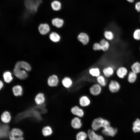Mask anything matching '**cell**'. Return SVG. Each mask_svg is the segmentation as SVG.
<instances>
[{
	"mask_svg": "<svg viewBox=\"0 0 140 140\" xmlns=\"http://www.w3.org/2000/svg\"><path fill=\"white\" fill-rule=\"evenodd\" d=\"M108 86L109 90L112 93L118 92L120 90L121 87L120 83L117 81L114 80L110 81Z\"/></svg>",
	"mask_w": 140,
	"mask_h": 140,
	"instance_id": "2",
	"label": "cell"
},
{
	"mask_svg": "<svg viewBox=\"0 0 140 140\" xmlns=\"http://www.w3.org/2000/svg\"><path fill=\"white\" fill-rule=\"evenodd\" d=\"M137 74L132 71L129 72L127 75V80L130 83H135L137 79Z\"/></svg>",
	"mask_w": 140,
	"mask_h": 140,
	"instance_id": "22",
	"label": "cell"
},
{
	"mask_svg": "<svg viewBox=\"0 0 140 140\" xmlns=\"http://www.w3.org/2000/svg\"><path fill=\"white\" fill-rule=\"evenodd\" d=\"M128 2L130 3H133L134 2L135 0H126Z\"/></svg>",
	"mask_w": 140,
	"mask_h": 140,
	"instance_id": "39",
	"label": "cell"
},
{
	"mask_svg": "<svg viewBox=\"0 0 140 140\" xmlns=\"http://www.w3.org/2000/svg\"><path fill=\"white\" fill-rule=\"evenodd\" d=\"M103 118L99 117L95 118L91 123L92 129L94 131L99 130L102 127V122Z\"/></svg>",
	"mask_w": 140,
	"mask_h": 140,
	"instance_id": "9",
	"label": "cell"
},
{
	"mask_svg": "<svg viewBox=\"0 0 140 140\" xmlns=\"http://www.w3.org/2000/svg\"><path fill=\"white\" fill-rule=\"evenodd\" d=\"M49 37L52 41L55 43L59 42L61 38L60 36L57 33L55 32L51 33L49 35Z\"/></svg>",
	"mask_w": 140,
	"mask_h": 140,
	"instance_id": "31",
	"label": "cell"
},
{
	"mask_svg": "<svg viewBox=\"0 0 140 140\" xmlns=\"http://www.w3.org/2000/svg\"><path fill=\"white\" fill-rule=\"evenodd\" d=\"M52 24L57 28L62 27L64 23V20L59 17H55L53 18L51 20Z\"/></svg>",
	"mask_w": 140,
	"mask_h": 140,
	"instance_id": "21",
	"label": "cell"
},
{
	"mask_svg": "<svg viewBox=\"0 0 140 140\" xmlns=\"http://www.w3.org/2000/svg\"><path fill=\"white\" fill-rule=\"evenodd\" d=\"M61 83L64 88L66 89H69L72 86L73 82L71 78L68 76H65L61 80Z\"/></svg>",
	"mask_w": 140,
	"mask_h": 140,
	"instance_id": "12",
	"label": "cell"
},
{
	"mask_svg": "<svg viewBox=\"0 0 140 140\" xmlns=\"http://www.w3.org/2000/svg\"><path fill=\"white\" fill-rule=\"evenodd\" d=\"M59 82L58 76L55 74H53L48 78L47 82L48 86L51 88H54L58 86Z\"/></svg>",
	"mask_w": 140,
	"mask_h": 140,
	"instance_id": "5",
	"label": "cell"
},
{
	"mask_svg": "<svg viewBox=\"0 0 140 140\" xmlns=\"http://www.w3.org/2000/svg\"><path fill=\"white\" fill-rule=\"evenodd\" d=\"M110 126L109 121L103 118L102 122V127L103 128H107Z\"/></svg>",
	"mask_w": 140,
	"mask_h": 140,
	"instance_id": "35",
	"label": "cell"
},
{
	"mask_svg": "<svg viewBox=\"0 0 140 140\" xmlns=\"http://www.w3.org/2000/svg\"><path fill=\"white\" fill-rule=\"evenodd\" d=\"M87 135L86 133L84 131H81L79 132L76 135V140H85Z\"/></svg>",
	"mask_w": 140,
	"mask_h": 140,
	"instance_id": "33",
	"label": "cell"
},
{
	"mask_svg": "<svg viewBox=\"0 0 140 140\" xmlns=\"http://www.w3.org/2000/svg\"><path fill=\"white\" fill-rule=\"evenodd\" d=\"M4 83H3L2 81L0 80V90H1L4 87Z\"/></svg>",
	"mask_w": 140,
	"mask_h": 140,
	"instance_id": "38",
	"label": "cell"
},
{
	"mask_svg": "<svg viewBox=\"0 0 140 140\" xmlns=\"http://www.w3.org/2000/svg\"><path fill=\"white\" fill-rule=\"evenodd\" d=\"M132 36L134 39L135 40H140V28L137 29L134 31Z\"/></svg>",
	"mask_w": 140,
	"mask_h": 140,
	"instance_id": "34",
	"label": "cell"
},
{
	"mask_svg": "<svg viewBox=\"0 0 140 140\" xmlns=\"http://www.w3.org/2000/svg\"><path fill=\"white\" fill-rule=\"evenodd\" d=\"M23 69L15 67L13 70V73L16 77L18 79L24 80L26 79L28 74Z\"/></svg>",
	"mask_w": 140,
	"mask_h": 140,
	"instance_id": "3",
	"label": "cell"
},
{
	"mask_svg": "<svg viewBox=\"0 0 140 140\" xmlns=\"http://www.w3.org/2000/svg\"><path fill=\"white\" fill-rule=\"evenodd\" d=\"M103 75L106 78H109L113 75L115 73L114 68L109 66L104 68L102 71Z\"/></svg>",
	"mask_w": 140,
	"mask_h": 140,
	"instance_id": "14",
	"label": "cell"
},
{
	"mask_svg": "<svg viewBox=\"0 0 140 140\" xmlns=\"http://www.w3.org/2000/svg\"><path fill=\"white\" fill-rule=\"evenodd\" d=\"M136 10L138 12H140V1L136 2L135 5Z\"/></svg>",
	"mask_w": 140,
	"mask_h": 140,
	"instance_id": "37",
	"label": "cell"
},
{
	"mask_svg": "<svg viewBox=\"0 0 140 140\" xmlns=\"http://www.w3.org/2000/svg\"><path fill=\"white\" fill-rule=\"evenodd\" d=\"M93 129H89L88 131V135L90 140H103L101 136L96 134Z\"/></svg>",
	"mask_w": 140,
	"mask_h": 140,
	"instance_id": "18",
	"label": "cell"
},
{
	"mask_svg": "<svg viewBox=\"0 0 140 140\" xmlns=\"http://www.w3.org/2000/svg\"><path fill=\"white\" fill-rule=\"evenodd\" d=\"M22 131L17 128L12 129L9 133L10 140H23Z\"/></svg>",
	"mask_w": 140,
	"mask_h": 140,
	"instance_id": "1",
	"label": "cell"
},
{
	"mask_svg": "<svg viewBox=\"0 0 140 140\" xmlns=\"http://www.w3.org/2000/svg\"><path fill=\"white\" fill-rule=\"evenodd\" d=\"M12 90L13 95L16 97L21 96L23 94V87L20 85H16L13 86L12 87Z\"/></svg>",
	"mask_w": 140,
	"mask_h": 140,
	"instance_id": "11",
	"label": "cell"
},
{
	"mask_svg": "<svg viewBox=\"0 0 140 140\" xmlns=\"http://www.w3.org/2000/svg\"><path fill=\"white\" fill-rule=\"evenodd\" d=\"M91 103L90 99L87 95H82L79 99V103L80 106L82 108H85L89 106Z\"/></svg>",
	"mask_w": 140,
	"mask_h": 140,
	"instance_id": "7",
	"label": "cell"
},
{
	"mask_svg": "<svg viewBox=\"0 0 140 140\" xmlns=\"http://www.w3.org/2000/svg\"><path fill=\"white\" fill-rule=\"evenodd\" d=\"M3 76L4 81L5 83H10L13 81V78L11 73L9 71L4 72Z\"/></svg>",
	"mask_w": 140,
	"mask_h": 140,
	"instance_id": "26",
	"label": "cell"
},
{
	"mask_svg": "<svg viewBox=\"0 0 140 140\" xmlns=\"http://www.w3.org/2000/svg\"><path fill=\"white\" fill-rule=\"evenodd\" d=\"M42 132L44 136H47L51 134L52 131L51 128L49 126H47L43 128Z\"/></svg>",
	"mask_w": 140,
	"mask_h": 140,
	"instance_id": "32",
	"label": "cell"
},
{
	"mask_svg": "<svg viewBox=\"0 0 140 140\" xmlns=\"http://www.w3.org/2000/svg\"><path fill=\"white\" fill-rule=\"evenodd\" d=\"M71 113L75 116L81 118L83 117L85 114L84 110L80 106L75 105L73 106L71 109Z\"/></svg>",
	"mask_w": 140,
	"mask_h": 140,
	"instance_id": "6",
	"label": "cell"
},
{
	"mask_svg": "<svg viewBox=\"0 0 140 140\" xmlns=\"http://www.w3.org/2000/svg\"><path fill=\"white\" fill-rule=\"evenodd\" d=\"M132 129L135 132H140V119L137 118L134 121L133 123Z\"/></svg>",
	"mask_w": 140,
	"mask_h": 140,
	"instance_id": "29",
	"label": "cell"
},
{
	"mask_svg": "<svg viewBox=\"0 0 140 140\" xmlns=\"http://www.w3.org/2000/svg\"><path fill=\"white\" fill-rule=\"evenodd\" d=\"M39 32L42 35H45L49 32L50 26L47 23H42L39 24L38 27Z\"/></svg>",
	"mask_w": 140,
	"mask_h": 140,
	"instance_id": "15",
	"label": "cell"
},
{
	"mask_svg": "<svg viewBox=\"0 0 140 140\" xmlns=\"http://www.w3.org/2000/svg\"><path fill=\"white\" fill-rule=\"evenodd\" d=\"M106 78L104 75H100L96 78L97 83L102 87H105L107 84Z\"/></svg>",
	"mask_w": 140,
	"mask_h": 140,
	"instance_id": "24",
	"label": "cell"
},
{
	"mask_svg": "<svg viewBox=\"0 0 140 140\" xmlns=\"http://www.w3.org/2000/svg\"><path fill=\"white\" fill-rule=\"evenodd\" d=\"M93 49L95 51H99L101 50L100 45L99 43H95L93 45Z\"/></svg>",
	"mask_w": 140,
	"mask_h": 140,
	"instance_id": "36",
	"label": "cell"
},
{
	"mask_svg": "<svg viewBox=\"0 0 140 140\" xmlns=\"http://www.w3.org/2000/svg\"><path fill=\"white\" fill-rule=\"evenodd\" d=\"M34 101L35 103L37 105H40L44 104L46 101L44 94L42 92L38 93L35 96Z\"/></svg>",
	"mask_w": 140,
	"mask_h": 140,
	"instance_id": "10",
	"label": "cell"
},
{
	"mask_svg": "<svg viewBox=\"0 0 140 140\" xmlns=\"http://www.w3.org/2000/svg\"><path fill=\"white\" fill-rule=\"evenodd\" d=\"M117 130L110 126L105 128H103L102 133L104 135L111 136H114L116 134Z\"/></svg>",
	"mask_w": 140,
	"mask_h": 140,
	"instance_id": "17",
	"label": "cell"
},
{
	"mask_svg": "<svg viewBox=\"0 0 140 140\" xmlns=\"http://www.w3.org/2000/svg\"><path fill=\"white\" fill-rule=\"evenodd\" d=\"M103 35L105 39L109 41L113 40L115 37L114 33L113 31L110 30L105 31L104 32Z\"/></svg>",
	"mask_w": 140,
	"mask_h": 140,
	"instance_id": "27",
	"label": "cell"
},
{
	"mask_svg": "<svg viewBox=\"0 0 140 140\" xmlns=\"http://www.w3.org/2000/svg\"><path fill=\"white\" fill-rule=\"evenodd\" d=\"M128 73L127 68L123 66L118 67L116 71L117 76L119 79H121L124 78L127 76Z\"/></svg>",
	"mask_w": 140,
	"mask_h": 140,
	"instance_id": "8",
	"label": "cell"
},
{
	"mask_svg": "<svg viewBox=\"0 0 140 140\" xmlns=\"http://www.w3.org/2000/svg\"><path fill=\"white\" fill-rule=\"evenodd\" d=\"M99 43L101 46V50L103 51H106L109 49L110 44L108 41L106 39H102L100 41Z\"/></svg>",
	"mask_w": 140,
	"mask_h": 140,
	"instance_id": "23",
	"label": "cell"
},
{
	"mask_svg": "<svg viewBox=\"0 0 140 140\" xmlns=\"http://www.w3.org/2000/svg\"></svg>",
	"mask_w": 140,
	"mask_h": 140,
	"instance_id": "41",
	"label": "cell"
},
{
	"mask_svg": "<svg viewBox=\"0 0 140 140\" xmlns=\"http://www.w3.org/2000/svg\"><path fill=\"white\" fill-rule=\"evenodd\" d=\"M89 73L92 76L97 78L101 74V72L99 69L98 68H93L89 70Z\"/></svg>",
	"mask_w": 140,
	"mask_h": 140,
	"instance_id": "30",
	"label": "cell"
},
{
	"mask_svg": "<svg viewBox=\"0 0 140 140\" xmlns=\"http://www.w3.org/2000/svg\"><path fill=\"white\" fill-rule=\"evenodd\" d=\"M12 118V116L10 113L8 111H5L1 114V119L2 121L4 123H9Z\"/></svg>",
	"mask_w": 140,
	"mask_h": 140,
	"instance_id": "16",
	"label": "cell"
},
{
	"mask_svg": "<svg viewBox=\"0 0 140 140\" xmlns=\"http://www.w3.org/2000/svg\"><path fill=\"white\" fill-rule=\"evenodd\" d=\"M51 6L53 10L58 11L60 10L61 9V4L60 1L54 0L51 3Z\"/></svg>",
	"mask_w": 140,
	"mask_h": 140,
	"instance_id": "25",
	"label": "cell"
},
{
	"mask_svg": "<svg viewBox=\"0 0 140 140\" xmlns=\"http://www.w3.org/2000/svg\"><path fill=\"white\" fill-rule=\"evenodd\" d=\"M78 39L83 45L87 44L89 41L88 36L87 34L84 32L80 33L78 36Z\"/></svg>",
	"mask_w": 140,
	"mask_h": 140,
	"instance_id": "20",
	"label": "cell"
},
{
	"mask_svg": "<svg viewBox=\"0 0 140 140\" xmlns=\"http://www.w3.org/2000/svg\"><path fill=\"white\" fill-rule=\"evenodd\" d=\"M102 88L97 83L92 85L89 88V92L92 96H97L99 95L102 91Z\"/></svg>",
	"mask_w": 140,
	"mask_h": 140,
	"instance_id": "4",
	"label": "cell"
},
{
	"mask_svg": "<svg viewBox=\"0 0 140 140\" xmlns=\"http://www.w3.org/2000/svg\"><path fill=\"white\" fill-rule=\"evenodd\" d=\"M139 50H140V47H139Z\"/></svg>",
	"mask_w": 140,
	"mask_h": 140,
	"instance_id": "40",
	"label": "cell"
},
{
	"mask_svg": "<svg viewBox=\"0 0 140 140\" xmlns=\"http://www.w3.org/2000/svg\"><path fill=\"white\" fill-rule=\"evenodd\" d=\"M20 68L29 72L31 69V67L30 65L26 62L23 61H19L15 64V67Z\"/></svg>",
	"mask_w": 140,
	"mask_h": 140,
	"instance_id": "19",
	"label": "cell"
},
{
	"mask_svg": "<svg viewBox=\"0 0 140 140\" xmlns=\"http://www.w3.org/2000/svg\"><path fill=\"white\" fill-rule=\"evenodd\" d=\"M81 118L75 116L71 120V125L74 129H78L80 128L82 125Z\"/></svg>",
	"mask_w": 140,
	"mask_h": 140,
	"instance_id": "13",
	"label": "cell"
},
{
	"mask_svg": "<svg viewBox=\"0 0 140 140\" xmlns=\"http://www.w3.org/2000/svg\"><path fill=\"white\" fill-rule=\"evenodd\" d=\"M131 71L138 74L140 73V62L136 61L133 63L131 65Z\"/></svg>",
	"mask_w": 140,
	"mask_h": 140,
	"instance_id": "28",
	"label": "cell"
}]
</instances>
